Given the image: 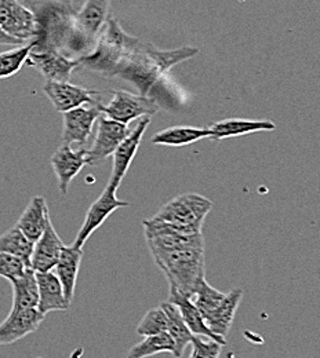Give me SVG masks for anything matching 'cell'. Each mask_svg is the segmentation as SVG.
I'll use <instances>...</instances> for the list:
<instances>
[{"instance_id": "1", "label": "cell", "mask_w": 320, "mask_h": 358, "mask_svg": "<svg viewBox=\"0 0 320 358\" xmlns=\"http://www.w3.org/2000/svg\"><path fill=\"white\" fill-rule=\"evenodd\" d=\"M142 224L152 258L165 273L169 285L190 298L206 280L203 234H183L152 220H145Z\"/></svg>"}, {"instance_id": "2", "label": "cell", "mask_w": 320, "mask_h": 358, "mask_svg": "<svg viewBox=\"0 0 320 358\" xmlns=\"http://www.w3.org/2000/svg\"><path fill=\"white\" fill-rule=\"evenodd\" d=\"M199 54V48L185 45L177 50H159L151 43L139 42L136 51L116 78L130 82L141 95H146L174 65Z\"/></svg>"}, {"instance_id": "3", "label": "cell", "mask_w": 320, "mask_h": 358, "mask_svg": "<svg viewBox=\"0 0 320 358\" xmlns=\"http://www.w3.org/2000/svg\"><path fill=\"white\" fill-rule=\"evenodd\" d=\"M139 42L126 34L113 17H109L92 51L79 58L81 65L105 78H116Z\"/></svg>"}, {"instance_id": "4", "label": "cell", "mask_w": 320, "mask_h": 358, "mask_svg": "<svg viewBox=\"0 0 320 358\" xmlns=\"http://www.w3.org/2000/svg\"><path fill=\"white\" fill-rule=\"evenodd\" d=\"M213 203L196 193H185L166 203L152 221L169 224L183 234L202 233V226Z\"/></svg>"}, {"instance_id": "5", "label": "cell", "mask_w": 320, "mask_h": 358, "mask_svg": "<svg viewBox=\"0 0 320 358\" xmlns=\"http://www.w3.org/2000/svg\"><path fill=\"white\" fill-rule=\"evenodd\" d=\"M158 105L152 98L146 95L133 94L123 90L112 92V99L108 105L99 103V110L106 117L123 124H129L144 116H152L158 113Z\"/></svg>"}, {"instance_id": "6", "label": "cell", "mask_w": 320, "mask_h": 358, "mask_svg": "<svg viewBox=\"0 0 320 358\" xmlns=\"http://www.w3.org/2000/svg\"><path fill=\"white\" fill-rule=\"evenodd\" d=\"M111 0H86L85 4L75 13V31L88 50V54L95 45L105 22L111 17Z\"/></svg>"}, {"instance_id": "7", "label": "cell", "mask_w": 320, "mask_h": 358, "mask_svg": "<svg viewBox=\"0 0 320 358\" xmlns=\"http://www.w3.org/2000/svg\"><path fill=\"white\" fill-rule=\"evenodd\" d=\"M0 28L8 36L29 43L36 35V17L20 0H0Z\"/></svg>"}, {"instance_id": "8", "label": "cell", "mask_w": 320, "mask_h": 358, "mask_svg": "<svg viewBox=\"0 0 320 358\" xmlns=\"http://www.w3.org/2000/svg\"><path fill=\"white\" fill-rule=\"evenodd\" d=\"M25 65L35 68L47 80L53 82H69L72 73L82 66L79 58L68 57L67 54L57 50L35 48H32L27 57Z\"/></svg>"}, {"instance_id": "9", "label": "cell", "mask_w": 320, "mask_h": 358, "mask_svg": "<svg viewBox=\"0 0 320 358\" xmlns=\"http://www.w3.org/2000/svg\"><path fill=\"white\" fill-rule=\"evenodd\" d=\"M116 192H118L116 187H113L109 183L106 185L104 192L90 206V208L86 214L85 222L82 224L81 230L78 231V236L72 245H75L78 248H83V245L86 244L89 237L108 220V217H111V214H113L118 208L130 206L127 201L119 200L116 196Z\"/></svg>"}, {"instance_id": "10", "label": "cell", "mask_w": 320, "mask_h": 358, "mask_svg": "<svg viewBox=\"0 0 320 358\" xmlns=\"http://www.w3.org/2000/svg\"><path fill=\"white\" fill-rule=\"evenodd\" d=\"M129 133L127 124L112 120L105 115L99 116L92 146L88 150L89 166H97L111 157Z\"/></svg>"}, {"instance_id": "11", "label": "cell", "mask_w": 320, "mask_h": 358, "mask_svg": "<svg viewBox=\"0 0 320 358\" xmlns=\"http://www.w3.org/2000/svg\"><path fill=\"white\" fill-rule=\"evenodd\" d=\"M43 92L53 103L54 109L60 113H65L71 109L97 103L99 92L72 85L69 82H53L47 80Z\"/></svg>"}, {"instance_id": "12", "label": "cell", "mask_w": 320, "mask_h": 358, "mask_svg": "<svg viewBox=\"0 0 320 358\" xmlns=\"http://www.w3.org/2000/svg\"><path fill=\"white\" fill-rule=\"evenodd\" d=\"M64 115L62 124V143L72 145H85L92 135L94 123L101 116L99 103L83 105L75 109H71Z\"/></svg>"}, {"instance_id": "13", "label": "cell", "mask_w": 320, "mask_h": 358, "mask_svg": "<svg viewBox=\"0 0 320 358\" xmlns=\"http://www.w3.org/2000/svg\"><path fill=\"white\" fill-rule=\"evenodd\" d=\"M149 123H151L149 116L141 117L137 126L133 130H130L129 135L122 141V143L118 146V149L112 155L113 156V167H112L111 178L108 183L112 185L113 187L119 189L122 180L126 177V174L137 155L138 148L141 145V141L144 138V134H145Z\"/></svg>"}, {"instance_id": "14", "label": "cell", "mask_w": 320, "mask_h": 358, "mask_svg": "<svg viewBox=\"0 0 320 358\" xmlns=\"http://www.w3.org/2000/svg\"><path fill=\"white\" fill-rule=\"evenodd\" d=\"M88 150L72 149L71 145L62 143L51 156V167L58 180V189L61 194L68 193L71 182L88 166Z\"/></svg>"}, {"instance_id": "15", "label": "cell", "mask_w": 320, "mask_h": 358, "mask_svg": "<svg viewBox=\"0 0 320 358\" xmlns=\"http://www.w3.org/2000/svg\"><path fill=\"white\" fill-rule=\"evenodd\" d=\"M45 317L38 308L10 310L4 321L0 322V346L13 345L36 332Z\"/></svg>"}, {"instance_id": "16", "label": "cell", "mask_w": 320, "mask_h": 358, "mask_svg": "<svg viewBox=\"0 0 320 358\" xmlns=\"http://www.w3.org/2000/svg\"><path fill=\"white\" fill-rule=\"evenodd\" d=\"M64 245L65 244L50 221L43 234L34 244L29 266L36 273L53 271L60 259Z\"/></svg>"}, {"instance_id": "17", "label": "cell", "mask_w": 320, "mask_h": 358, "mask_svg": "<svg viewBox=\"0 0 320 358\" xmlns=\"http://www.w3.org/2000/svg\"><path fill=\"white\" fill-rule=\"evenodd\" d=\"M36 280L39 288L38 310L41 313L46 315L50 312H65L69 309L71 302L65 298L62 285L54 271L36 273Z\"/></svg>"}, {"instance_id": "18", "label": "cell", "mask_w": 320, "mask_h": 358, "mask_svg": "<svg viewBox=\"0 0 320 358\" xmlns=\"http://www.w3.org/2000/svg\"><path fill=\"white\" fill-rule=\"evenodd\" d=\"M51 221L46 199L43 196H35L31 199L24 213L18 218L15 227H18L27 238H29L34 244L43 234L47 224Z\"/></svg>"}, {"instance_id": "19", "label": "cell", "mask_w": 320, "mask_h": 358, "mask_svg": "<svg viewBox=\"0 0 320 358\" xmlns=\"http://www.w3.org/2000/svg\"><path fill=\"white\" fill-rule=\"evenodd\" d=\"M82 258H83L82 248H78L75 245H69V247L64 245L60 259L53 270L62 285L65 298L69 302H72L75 296L76 280H78Z\"/></svg>"}, {"instance_id": "20", "label": "cell", "mask_w": 320, "mask_h": 358, "mask_svg": "<svg viewBox=\"0 0 320 358\" xmlns=\"http://www.w3.org/2000/svg\"><path fill=\"white\" fill-rule=\"evenodd\" d=\"M167 301L170 303H173L174 306H177V309L180 310V313L183 315L185 324L188 325L189 331L193 335L207 336V338H211V339L220 342L223 346L225 345V338H221V336L211 332V329L206 325L202 314L197 310V308L193 305L190 298L185 296L181 292H179L174 287L169 285V299Z\"/></svg>"}, {"instance_id": "21", "label": "cell", "mask_w": 320, "mask_h": 358, "mask_svg": "<svg viewBox=\"0 0 320 358\" xmlns=\"http://www.w3.org/2000/svg\"><path fill=\"white\" fill-rule=\"evenodd\" d=\"M276 129L271 120H250V119H225L214 123L210 127V138L213 141H223L242 135L254 133H267Z\"/></svg>"}, {"instance_id": "22", "label": "cell", "mask_w": 320, "mask_h": 358, "mask_svg": "<svg viewBox=\"0 0 320 358\" xmlns=\"http://www.w3.org/2000/svg\"><path fill=\"white\" fill-rule=\"evenodd\" d=\"M242 298H243V291L240 288L232 289L230 292L225 294V298L221 302V305L214 312L207 314L203 318L206 325L211 329L213 334L221 338L227 336Z\"/></svg>"}, {"instance_id": "23", "label": "cell", "mask_w": 320, "mask_h": 358, "mask_svg": "<svg viewBox=\"0 0 320 358\" xmlns=\"http://www.w3.org/2000/svg\"><path fill=\"white\" fill-rule=\"evenodd\" d=\"M13 285V306L11 310L35 309L39 303V288L36 273L27 268L22 275L10 281Z\"/></svg>"}, {"instance_id": "24", "label": "cell", "mask_w": 320, "mask_h": 358, "mask_svg": "<svg viewBox=\"0 0 320 358\" xmlns=\"http://www.w3.org/2000/svg\"><path fill=\"white\" fill-rule=\"evenodd\" d=\"M160 308L163 309V312L167 317V334L172 336V339L174 341V345H176V350H174L173 356L176 358H181L186 348L192 342L193 334L189 331L188 325L185 324L183 315L177 309V306H174L173 303L166 301L160 305Z\"/></svg>"}, {"instance_id": "25", "label": "cell", "mask_w": 320, "mask_h": 358, "mask_svg": "<svg viewBox=\"0 0 320 358\" xmlns=\"http://www.w3.org/2000/svg\"><path fill=\"white\" fill-rule=\"evenodd\" d=\"M204 138H210V129L190 127V126H176L159 131L152 136V143L163 146H186L192 145Z\"/></svg>"}, {"instance_id": "26", "label": "cell", "mask_w": 320, "mask_h": 358, "mask_svg": "<svg viewBox=\"0 0 320 358\" xmlns=\"http://www.w3.org/2000/svg\"><path fill=\"white\" fill-rule=\"evenodd\" d=\"M32 250L34 243L15 226L0 234V252L14 255L29 265Z\"/></svg>"}, {"instance_id": "27", "label": "cell", "mask_w": 320, "mask_h": 358, "mask_svg": "<svg viewBox=\"0 0 320 358\" xmlns=\"http://www.w3.org/2000/svg\"><path fill=\"white\" fill-rule=\"evenodd\" d=\"M176 345L172 336L167 332L144 336V341L133 346L129 353L127 358H148L160 353H174Z\"/></svg>"}, {"instance_id": "28", "label": "cell", "mask_w": 320, "mask_h": 358, "mask_svg": "<svg viewBox=\"0 0 320 358\" xmlns=\"http://www.w3.org/2000/svg\"><path fill=\"white\" fill-rule=\"evenodd\" d=\"M32 50V42L25 45H17L11 50L0 52V80L18 73L25 65V59Z\"/></svg>"}, {"instance_id": "29", "label": "cell", "mask_w": 320, "mask_h": 358, "mask_svg": "<svg viewBox=\"0 0 320 358\" xmlns=\"http://www.w3.org/2000/svg\"><path fill=\"white\" fill-rule=\"evenodd\" d=\"M225 294L211 287L206 280L199 285L196 292L190 296V301L204 318L207 314L214 312L224 301Z\"/></svg>"}, {"instance_id": "30", "label": "cell", "mask_w": 320, "mask_h": 358, "mask_svg": "<svg viewBox=\"0 0 320 358\" xmlns=\"http://www.w3.org/2000/svg\"><path fill=\"white\" fill-rule=\"evenodd\" d=\"M163 332H167V317L160 306L151 309L138 324L137 334L141 336H151Z\"/></svg>"}, {"instance_id": "31", "label": "cell", "mask_w": 320, "mask_h": 358, "mask_svg": "<svg viewBox=\"0 0 320 358\" xmlns=\"http://www.w3.org/2000/svg\"><path fill=\"white\" fill-rule=\"evenodd\" d=\"M192 357L193 358H220L223 345L211 338L193 335L192 338Z\"/></svg>"}, {"instance_id": "32", "label": "cell", "mask_w": 320, "mask_h": 358, "mask_svg": "<svg viewBox=\"0 0 320 358\" xmlns=\"http://www.w3.org/2000/svg\"><path fill=\"white\" fill-rule=\"evenodd\" d=\"M29 268V265L10 254L0 252V277L11 281L24 274V271Z\"/></svg>"}, {"instance_id": "33", "label": "cell", "mask_w": 320, "mask_h": 358, "mask_svg": "<svg viewBox=\"0 0 320 358\" xmlns=\"http://www.w3.org/2000/svg\"><path fill=\"white\" fill-rule=\"evenodd\" d=\"M27 45L25 42H21L18 39H14L11 36H8L1 28H0V45Z\"/></svg>"}, {"instance_id": "34", "label": "cell", "mask_w": 320, "mask_h": 358, "mask_svg": "<svg viewBox=\"0 0 320 358\" xmlns=\"http://www.w3.org/2000/svg\"><path fill=\"white\" fill-rule=\"evenodd\" d=\"M189 358H193V357H192V356H190V357H189Z\"/></svg>"}]
</instances>
